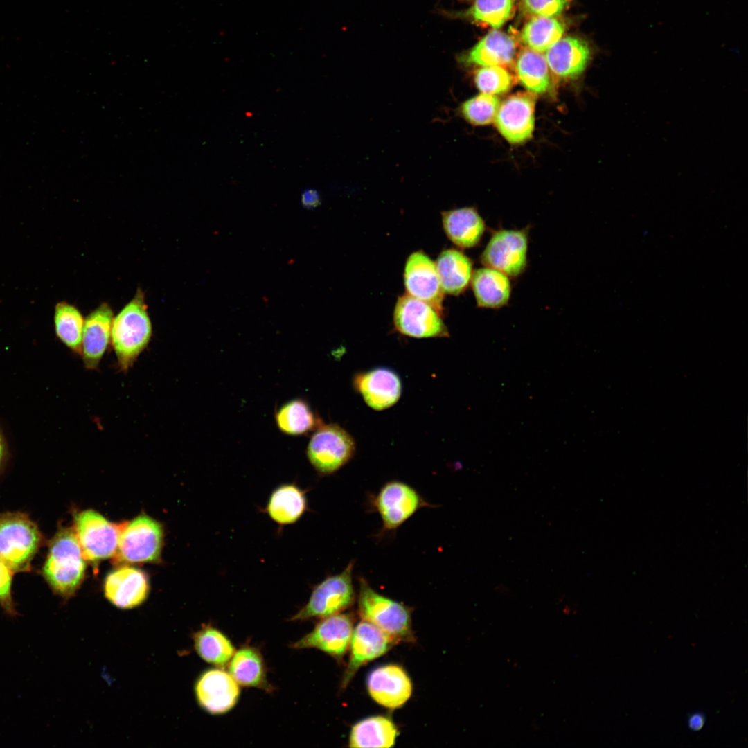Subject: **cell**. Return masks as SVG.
I'll use <instances>...</instances> for the list:
<instances>
[{"mask_svg":"<svg viewBox=\"0 0 748 748\" xmlns=\"http://www.w3.org/2000/svg\"><path fill=\"white\" fill-rule=\"evenodd\" d=\"M301 203L306 209H314L321 204V196L318 190L306 188L301 193Z\"/></svg>","mask_w":748,"mask_h":748,"instance_id":"obj_39","label":"cell"},{"mask_svg":"<svg viewBox=\"0 0 748 748\" xmlns=\"http://www.w3.org/2000/svg\"><path fill=\"white\" fill-rule=\"evenodd\" d=\"M163 542V528L160 522L142 514L131 521L122 522L118 544L113 557L115 564L157 562Z\"/></svg>","mask_w":748,"mask_h":748,"instance_id":"obj_5","label":"cell"},{"mask_svg":"<svg viewBox=\"0 0 748 748\" xmlns=\"http://www.w3.org/2000/svg\"><path fill=\"white\" fill-rule=\"evenodd\" d=\"M407 294L422 300L443 314L444 292L441 287L436 263L422 251L407 258L404 272Z\"/></svg>","mask_w":748,"mask_h":748,"instance_id":"obj_14","label":"cell"},{"mask_svg":"<svg viewBox=\"0 0 748 748\" xmlns=\"http://www.w3.org/2000/svg\"><path fill=\"white\" fill-rule=\"evenodd\" d=\"M194 648L205 661L224 667L229 663L235 650L230 640L219 630L205 625L193 636Z\"/></svg>","mask_w":748,"mask_h":748,"instance_id":"obj_31","label":"cell"},{"mask_svg":"<svg viewBox=\"0 0 748 748\" xmlns=\"http://www.w3.org/2000/svg\"><path fill=\"white\" fill-rule=\"evenodd\" d=\"M353 386L366 404L375 411H382L394 405L402 393L400 377L386 367L357 373L353 379Z\"/></svg>","mask_w":748,"mask_h":748,"instance_id":"obj_19","label":"cell"},{"mask_svg":"<svg viewBox=\"0 0 748 748\" xmlns=\"http://www.w3.org/2000/svg\"><path fill=\"white\" fill-rule=\"evenodd\" d=\"M443 229L447 238L463 249L477 245L486 229L485 222L477 211L464 207L442 212Z\"/></svg>","mask_w":748,"mask_h":748,"instance_id":"obj_23","label":"cell"},{"mask_svg":"<svg viewBox=\"0 0 748 748\" xmlns=\"http://www.w3.org/2000/svg\"><path fill=\"white\" fill-rule=\"evenodd\" d=\"M516 53V44L508 34L492 30L483 37L462 57V62L481 66H504L512 63Z\"/></svg>","mask_w":748,"mask_h":748,"instance_id":"obj_24","label":"cell"},{"mask_svg":"<svg viewBox=\"0 0 748 748\" xmlns=\"http://www.w3.org/2000/svg\"><path fill=\"white\" fill-rule=\"evenodd\" d=\"M13 572L0 559V606L10 616L17 615L12 595V579Z\"/></svg>","mask_w":748,"mask_h":748,"instance_id":"obj_38","label":"cell"},{"mask_svg":"<svg viewBox=\"0 0 748 748\" xmlns=\"http://www.w3.org/2000/svg\"><path fill=\"white\" fill-rule=\"evenodd\" d=\"M353 567L354 561L351 560L341 572L328 576L315 585L306 604L291 620L323 618L351 607L355 598L353 584Z\"/></svg>","mask_w":748,"mask_h":748,"instance_id":"obj_6","label":"cell"},{"mask_svg":"<svg viewBox=\"0 0 748 748\" xmlns=\"http://www.w3.org/2000/svg\"><path fill=\"white\" fill-rule=\"evenodd\" d=\"M306 491L295 483H282L270 494L266 514L279 526L296 523L308 510Z\"/></svg>","mask_w":748,"mask_h":748,"instance_id":"obj_22","label":"cell"},{"mask_svg":"<svg viewBox=\"0 0 748 748\" xmlns=\"http://www.w3.org/2000/svg\"><path fill=\"white\" fill-rule=\"evenodd\" d=\"M704 716L701 713H694L690 716L688 725L693 731L701 729L704 724Z\"/></svg>","mask_w":748,"mask_h":748,"instance_id":"obj_40","label":"cell"},{"mask_svg":"<svg viewBox=\"0 0 748 748\" xmlns=\"http://www.w3.org/2000/svg\"><path fill=\"white\" fill-rule=\"evenodd\" d=\"M121 527L122 523L112 522L91 509L76 513L73 517V529L83 555L92 564L114 556Z\"/></svg>","mask_w":748,"mask_h":748,"instance_id":"obj_8","label":"cell"},{"mask_svg":"<svg viewBox=\"0 0 748 748\" xmlns=\"http://www.w3.org/2000/svg\"><path fill=\"white\" fill-rule=\"evenodd\" d=\"M500 101L497 96L481 93L465 101L459 107L461 116L472 125H486L495 118Z\"/></svg>","mask_w":748,"mask_h":748,"instance_id":"obj_34","label":"cell"},{"mask_svg":"<svg viewBox=\"0 0 748 748\" xmlns=\"http://www.w3.org/2000/svg\"><path fill=\"white\" fill-rule=\"evenodd\" d=\"M152 325L145 294L139 288L134 297L114 316L111 346L120 371L127 372L148 347Z\"/></svg>","mask_w":748,"mask_h":748,"instance_id":"obj_1","label":"cell"},{"mask_svg":"<svg viewBox=\"0 0 748 748\" xmlns=\"http://www.w3.org/2000/svg\"><path fill=\"white\" fill-rule=\"evenodd\" d=\"M373 506L382 522V531H393L423 507L431 506L407 483L391 481L385 483L373 499Z\"/></svg>","mask_w":748,"mask_h":748,"instance_id":"obj_11","label":"cell"},{"mask_svg":"<svg viewBox=\"0 0 748 748\" xmlns=\"http://www.w3.org/2000/svg\"><path fill=\"white\" fill-rule=\"evenodd\" d=\"M398 731L386 716L375 715L355 724L350 732V747H393Z\"/></svg>","mask_w":748,"mask_h":748,"instance_id":"obj_27","label":"cell"},{"mask_svg":"<svg viewBox=\"0 0 748 748\" xmlns=\"http://www.w3.org/2000/svg\"><path fill=\"white\" fill-rule=\"evenodd\" d=\"M564 24L553 17L535 16L524 26L522 42L532 51H546L562 37Z\"/></svg>","mask_w":748,"mask_h":748,"instance_id":"obj_33","label":"cell"},{"mask_svg":"<svg viewBox=\"0 0 748 748\" xmlns=\"http://www.w3.org/2000/svg\"><path fill=\"white\" fill-rule=\"evenodd\" d=\"M358 612L396 642L413 641L410 609L380 594L364 578H359Z\"/></svg>","mask_w":748,"mask_h":748,"instance_id":"obj_4","label":"cell"},{"mask_svg":"<svg viewBox=\"0 0 748 748\" xmlns=\"http://www.w3.org/2000/svg\"><path fill=\"white\" fill-rule=\"evenodd\" d=\"M353 632L352 616L340 612L321 618L310 633L293 643L292 647L317 648L340 659L350 647Z\"/></svg>","mask_w":748,"mask_h":748,"instance_id":"obj_13","label":"cell"},{"mask_svg":"<svg viewBox=\"0 0 748 748\" xmlns=\"http://www.w3.org/2000/svg\"><path fill=\"white\" fill-rule=\"evenodd\" d=\"M591 55V48L585 40L567 36L553 44L544 57L550 71L555 76L573 79L584 72Z\"/></svg>","mask_w":748,"mask_h":748,"instance_id":"obj_21","label":"cell"},{"mask_svg":"<svg viewBox=\"0 0 748 748\" xmlns=\"http://www.w3.org/2000/svg\"><path fill=\"white\" fill-rule=\"evenodd\" d=\"M5 456H6L5 440H4V438H3V436H2V434L0 433V467H1L2 463H3V461H4Z\"/></svg>","mask_w":748,"mask_h":748,"instance_id":"obj_41","label":"cell"},{"mask_svg":"<svg viewBox=\"0 0 748 748\" xmlns=\"http://www.w3.org/2000/svg\"><path fill=\"white\" fill-rule=\"evenodd\" d=\"M535 103V95L528 91L511 95L500 104L495 123L510 143H523L532 137Z\"/></svg>","mask_w":748,"mask_h":748,"instance_id":"obj_12","label":"cell"},{"mask_svg":"<svg viewBox=\"0 0 748 748\" xmlns=\"http://www.w3.org/2000/svg\"><path fill=\"white\" fill-rule=\"evenodd\" d=\"M474 82L484 93L495 95L508 92L514 83L512 75L503 66H483L476 71Z\"/></svg>","mask_w":748,"mask_h":748,"instance_id":"obj_36","label":"cell"},{"mask_svg":"<svg viewBox=\"0 0 748 748\" xmlns=\"http://www.w3.org/2000/svg\"><path fill=\"white\" fill-rule=\"evenodd\" d=\"M397 643L392 637L372 623L363 621L353 629L350 643V654L344 673L341 688H346L360 667L378 658Z\"/></svg>","mask_w":748,"mask_h":748,"instance_id":"obj_16","label":"cell"},{"mask_svg":"<svg viewBox=\"0 0 748 748\" xmlns=\"http://www.w3.org/2000/svg\"><path fill=\"white\" fill-rule=\"evenodd\" d=\"M513 10V0H475L469 14L474 21L497 28L509 19Z\"/></svg>","mask_w":748,"mask_h":748,"instance_id":"obj_35","label":"cell"},{"mask_svg":"<svg viewBox=\"0 0 748 748\" xmlns=\"http://www.w3.org/2000/svg\"><path fill=\"white\" fill-rule=\"evenodd\" d=\"M37 524L22 513H0V559L13 573L28 571L42 545Z\"/></svg>","mask_w":748,"mask_h":748,"instance_id":"obj_3","label":"cell"},{"mask_svg":"<svg viewBox=\"0 0 748 748\" xmlns=\"http://www.w3.org/2000/svg\"><path fill=\"white\" fill-rule=\"evenodd\" d=\"M569 0H523L526 13L535 16L555 17L568 6Z\"/></svg>","mask_w":748,"mask_h":748,"instance_id":"obj_37","label":"cell"},{"mask_svg":"<svg viewBox=\"0 0 748 748\" xmlns=\"http://www.w3.org/2000/svg\"><path fill=\"white\" fill-rule=\"evenodd\" d=\"M472 265L470 258L459 250L443 251L436 267L444 293L454 296L463 293L470 283Z\"/></svg>","mask_w":748,"mask_h":748,"instance_id":"obj_26","label":"cell"},{"mask_svg":"<svg viewBox=\"0 0 748 748\" xmlns=\"http://www.w3.org/2000/svg\"><path fill=\"white\" fill-rule=\"evenodd\" d=\"M393 323L400 333L411 337L449 336L442 314L429 303L409 294L398 297L394 308Z\"/></svg>","mask_w":748,"mask_h":748,"instance_id":"obj_10","label":"cell"},{"mask_svg":"<svg viewBox=\"0 0 748 748\" xmlns=\"http://www.w3.org/2000/svg\"><path fill=\"white\" fill-rule=\"evenodd\" d=\"M229 670L239 685L271 689L266 679L262 657L256 648L243 646L235 651L229 663Z\"/></svg>","mask_w":748,"mask_h":748,"instance_id":"obj_28","label":"cell"},{"mask_svg":"<svg viewBox=\"0 0 748 748\" xmlns=\"http://www.w3.org/2000/svg\"><path fill=\"white\" fill-rule=\"evenodd\" d=\"M355 452V443L350 434L337 424L322 422L310 438L306 456L315 471L326 476L345 465Z\"/></svg>","mask_w":748,"mask_h":748,"instance_id":"obj_7","label":"cell"},{"mask_svg":"<svg viewBox=\"0 0 748 748\" xmlns=\"http://www.w3.org/2000/svg\"><path fill=\"white\" fill-rule=\"evenodd\" d=\"M195 694L199 706L212 715L226 713L237 703L239 684L229 673L220 668L204 672L195 684Z\"/></svg>","mask_w":748,"mask_h":748,"instance_id":"obj_17","label":"cell"},{"mask_svg":"<svg viewBox=\"0 0 748 748\" xmlns=\"http://www.w3.org/2000/svg\"><path fill=\"white\" fill-rule=\"evenodd\" d=\"M367 689L371 698L388 709L401 707L411 697L412 683L404 668L386 664L373 669L368 675Z\"/></svg>","mask_w":748,"mask_h":748,"instance_id":"obj_18","label":"cell"},{"mask_svg":"<svg viewBox=\"0 0 748 748\" xmlns=\"http://www.w3.org/2000/svg\"><path fill=\"white\" fill-rule=\"evenodd\" d=\"M515 70L521 84L529 92L542 94L549 90L550 69L541 53L528 48L522 51L516 59Z\"/></svg>","mask_w":748,"mask_h":748,"instance_id":"obj_29","label":"cell"},{"mask_svg":"<svg viewBox=\"0 0 748 748\" xmlns=\"http://www.w3.org/2000/svg\"><path fill=\"white\" fill-rule=\"evenodd\" d=\"M103 591L105 598L115 607L132 609L147 599L150 592L149 578L143 571L124 564L107 574Z\"/></svg>","mask_w":748,"mask_h":748,"instance_id":"obj_15","label":"cell"},{"mask_svg":"<svg viewBox=\"0 0 748 748\" xmlns=\"http://www.w3.org/2000/svg\"><path fill=\"white\" fill-rule=\"evenodd\" d=\"M278 428L283 433L298 436L315 430L323 422L302 399L283 404L275 413Z\"/></svg>","mask_w":748,"mask_h":748,"instance_id":"obj_30","label":"cell"},{"mask_svg":"<svg viewBox=\"0 0 748 748\" xmlns=\"http://www.w3.org/2000/svg\"><path fill=\"white\" fill-rule=\"evenodd\" d=\"M86 561L73 529L61 527L49 542L42 575L55 594L69 599L84 580Z\"/></svg>","mask_w":748,"mask_h":748,"instance_id":"obj_2","label":"cell"},{"mask_svg":"<svg viewBox=\"0 0 748 748\" xmlns=\"http://www.w3.org/2000/svg\"><path fill=\"white\" fill-rule=\"evenodd\" d=\"M470 281L479 307L499 308L508 303L511 285L504 273L488 267L479 268L472 272Z\"/></svg>","mask_w":748,"mask_h":748,"instance_id":"obj_25","label":"cell"},{"mask_svg":"<svg viewBox=\"0 0 748 748\" xmlns=\"http://www.w3.org/2000/svg\"><path fill=\"white\" fill-rule=\"evenodd\" d=\"M53 322L57 337L73 353H81L84 318L74 305L57 302L54 308Z\"/></svg>","mask_w":748,"mask_h":748,"instance_id":"obj_32","label":"cell"},{"mask_svg":"<svg viewBox=\"0 0 748 748\" xmlns=\"http://www.w3.org/2000/svg\"><path fill=\"white\" fill-rule=\"evenodd\" d=\"M114 312L107 303H103L85 318L81 353L84 367L96 370L111 343Z\"/></svg>","mask_w":748,"mask_h":748,"instance_id":"obj_20","label":"cell"},{"mask_svg":"<svg viewBox=\"0 0 748 748\" xmlns=\"http://www.w3.org/2000/svg\"><path fill=\"white\" fill-rule=\"evenodd\" d=\"M527 251L526 229H499L492 233L481 256V262L508 276L517 277L526 269Z\"/></svg>","mask_w":748,"mask_h":748,"instance_id":"obj_9","label":"cell"}]
</instances>
